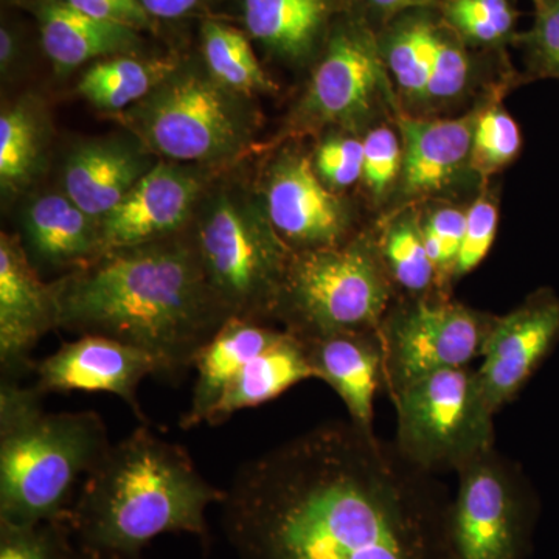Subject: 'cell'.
<instances>
[{
  "label": "cell",
  "instance_id": "cell-1",
  "mask_svg": "<svg viewBox=\"0 0 559 559\" xmlns=\"http://www.w3.org/2000/svg\"><path fill=\"white\" fill-rule=\"evenodd\" d=\"M451 500L395 443L329 421L241 465L221 527L238 559H454Z\"/></svg>",
  "mask_w": 559,
  "mask_h": 559
},
{
  "label": "cell",
  "instance_id": "cell-2",
  "mask_svg": "<svg viewBox=\"0 0 559 559\" xmlns=\"http://www.w3.org/2000/svg\"><path fill=\"white\" fill-rule=\"evenodd\" d=\"M58 329L98 334L156 356L167 377L193 367L231 318L210 286L193 240L108 250L53 283Z\"/></svg>",
  "mask_w": 559,
  "mask_h": 559
},
{
  "label": "cell",
  "instance_id": "cell-3",
  "mask_svg": "<svg viewBox=\"0 0 559 559\" xmlns=\"http://www.w3.org/2000/svg\"><path fill=\"white\" fill-rule=\"evenodd\" d=\"M226 489L200 473L186 448L151 432L146 423L117 444L83 480L69 525L80 549L142 559L151 540L187 533L207 543V510Z\"/></svg>",
  "mask_w": 559,
  "mask_h": 559
},
{
  "label": "cell",
  "instance_id": "cell-4",
  "mask_svg": "<svg viewBox=\"0 0 559 559\" xmlns=\"http://www.w3.org/2000/svg\"><path fill=\"white\" fill-rule=\"evenodd\" d=\"M44 393L0 381V522L68 521L76 485L109 451L97 412L44 409Z\"/></svg>",
  "mask_w": 559,
  "mask_h": 559
},
{
  "label": "cell",
  "instance_id": "cell-5",
  "mask_svg": "<svg viewBox=\"0 0 559 559\" xmlns=\"http://www.w3.org/2000/svg\"><path fill=\"white\" fill-rule=\"evenodd\" d=\"M395 300L377 237L358 235L334 248L290 253L274 320L300 341L374 331Z\"/></svg>",
  "mask_w": 559,
  "mask_h": 559
},
{
  "label": "cell",
  "instance_id": "cell-6",
  "mask_svg": "<svg viewBox=\"0 0 559 559\" xmlns=\"http://www.w3.org/2000/svg\"><path fill=\"white\" fill-rule=\"evenodd\" d=\"M403 457L423 473L455 471L495 448V412L477 370L437 371L412 382L392 400Z\"/></svg>",
  "mask_w": 559,
  "mask_h": 559
},
{
  "label": "cell",
  "instance_id": "cell-7",
  "mask_svg": "<svg viewBox=\"0 0 559 559\" xmlns=\"http://www.w3.org/2000/svg\"><path fill=\"white\" fill-rule=\"evenodd\" d=\"M193 242L210 286L231 318L274 320L293 250L266 213L221 197L201 216Z\"/></svg>",
  "mask_w": 559,
  "mask_h": 559
},
{
  "label": "cell",
  "instance_id": "cell-8",
  "mask_svg": "<svg viewBox=\"0 0 559 559\" xmlns=\"http://www.w3.org/2000/svg\"><path fill=\"white\" fill-rule=\"evenodd\" d=\"M128 123L162 156L210 162L241 148L246 121L231 91L212 75L170 73L128 112Z\"/></svg>",
  "mask_w": 559,
  "mask_h": 559
},
{
  "label": "cell",
  "instance_id": "cell-9",
  "mask_svg": "<svg viewBox=\"0 0 559 559\" xmlns=\"http://www.w3.org/2000/svg\"><path fill=\"white\" fill-rule=\"evenodd\" d=\"M496 316L451 297L396 299L382 319L384 389L390 400L412 382L480 359Z\"/></svg>",
  "mask_w": 559,
  "mask_h": 559
},
{
  "label": "cell",
  "instance_id": "cell-10",
  "mask_svg": "<svg viewBox=\"0 0 559 559\" xmlns=\"http://www.w3.org/2000/svg\"><path fill=\"white\" fill-rule=\"evenodd\" d=\"M457 476L450 510L454 559L527 558L538 503L518 466L492 448Z\"/></svg>",
  "mask_w": 559,
  "mask_h": 559
},
{
  "label": "cell",
  "instance_id": "cell-11",
  "mask_svg": "<svg viewBox=\"0 0 559 559\" xmlns=\"http://www.w3.org/2000/svg\"><path fill=\"white\" fill-rule=\"evenodd\" d=\"M378 32L362 17L349 16L331 31L322 60L312 73L299 108L300 124H352L369 116L388 86Z\"/></svg>",
  "mask_w": 559,
  "mask_h": 559
},
{
  "label": "cell",
  "instance_id": "cell-12",
  "mask_svg": "<svg viewBox=\"0 0 559 559\" xmlns=\"http://www.w3.org/2000/svg\"><path fill=\"white\" fill-rule=\"evenodd\" d=\"M559 342V296L535 290L520 307L496 316L477 369L481 392L495 414L516 399Z\"/></svg>",
  "mask_w": 559,
  "mask_h": 559
},
{
  "label": "cell",
  "instance_id": "cell-13",
  "mask_svg": "<svg viewBox=\"0 0 559 559\" xmlns=\"http://www.w3.org/2000/svg\"><path fill=\"white\" fill-rule=\"evenodd\" d=\"M35 385L47 393L103 392L123 400L145 423L138 389L148 377L164 374V364L145 349L98 334L64 342L57 352L35 364Z\"/></svg>",
  "mask_w": 559,
  "mask_h": 559
},
{
  "label": "cell",
  "instance_id": "cell-14",
  "mask_svg": "<svg viewBox=\"0 0 559 559\" xmlns=\"http://www.w3.org/2000/svg\"><path fill=\"white\" fill-rule=\"evenodd\" d=\"M266 215L293 252L334 248L352 240L348 213L319 178L314 164L288 154L272 167Z\"/></svg>",
  "mask_w": 559,
  "mask_h": 559
},
{
  "label": "cell",
  "instance_id": "cell-15",
  "mask_svg": "<svg viewBox=\"0 0 559 559\" xmlns=\"http://www.w3.org/2000/svg\"><path fill=\"white\" fill-rule=\"evenodd\" d=\"M58 329L53 285H46L20 241L0 237V371L2 380L21 381L35 369L32 353Z\"/></svg>",
  "mask_w": 559,
  "mask_h": 559
},
{
  "label": "cell",
  "instance_id": "cell-16",
  "mask_svg": "<svg viewBox=\"0 0 559 559\" xmlns=\"http://www.w3.org/2000/svg\"><path fill=\"white\" fill-rule=\"evenodd\" d=\"M198 191L197 178L173 165L146 171L100 221L103 253L173 237L189 218Z\"/></svg>",
  "mask_w": 559,
  "mask_h": 559
},
{
  "label": "cell",
  "instance_id": "cell-17",
  "mask_svg": "<svg viewBox=\"0 0 559 559\" xmlns=\"http://www.w3.org/2000/svg\"><path fill=\"white\" fill-rule=\"evenodd\" d=\"M477 110L454 119L401 114L404 159L400 190L404 200L419 201L441 193L469 167Z\"/></svg>",
  "mask_w": 559,
  "mask_h": 559
},
{
  "label": "cell",
  "instance_id": "cell-18",
  "mask_svg": "<svg viewBox=\"0 0 559 559\" xmlns=\"http://www.w3.org/2000/svg\"><path fill=\"white\" fill-rule=\"evenodd\" d=\"M318 380L340 395L349 421L374 432V396L384 389V349L380 331H347L304 341Z\"/></svg>",
  "mask_w": 559,
  "mask_h": 559
},
{
  "label": "cell",
  "instance_id": "cell-19",
  "mask_svg": "<svg viewBox=\"0 0 559 559\" xmlns=\"http://www.w3.org/2000/svg\"><path fill=\"white\" fill-rule=\"evenodd\" d=\"M285 333V329H277L270 322L241 318L227 320L194 359L197 382L190 407L180 418V428L190 430L207 425L210 415L242 367L282 340Z\"/></svg>",
  "mask_w": 559,
  "mask_h": 559
},
{
  "label": "cell",
  "instance_id": "cell-20",
  "mask_svg": "<svg viewBox=\"0 0 559 559\" xmlns=\"http://www.w3.org/2000/svg\"><path fill=\"white\" fill-rule=\"evenodd\" d=\"M28 257L53 267L87 266L103 253L100 221L91 218L68 197L47 194L25 213Z\"/></svg>",
  "mask_w": 559,
  "mask_h": 559
},
{
  "label": "cell",
  "instance_id": "cell-21",
  "mask_svg": "<svg viewBox=\"0 0 559 559\" xmlns=\"http://www.w3.org/2000/svg\"><path fill=\"white\" fill-rule=\"evenodd\" d=\"M145 175L138 154L120 143H91L70 154L66 197L91 218L102 221Z\"/></svg>",
  "mask_w": 559,
  "mask_h": 559
},
{
  "label": "cell",
  "instance_id": "cell-22",
  "mask_svg": "<svg viewBox=\"0 0 559 559\" xmlns=\"http://www.w3.org/2000/svg\"><path fill=\"white\" fill-rule=\"evenodd\" d=\"M311 378H314V373L308 362L304 341L286 331L282 340L242 367L210 415L207 425H223L237 412L270 403L286 390Z\"/></svg>",
  "mask_w": 559,
  "mask_h": 559
},
{
  "label": "cell",
  "instance_id": "cell-23",
  "mask_svg": "<svg viewBox=\"0 0 559 559\" xmlns=\"http://www.w3.org/2000/svg\"><path fill=\"white\" fill-rule=\"evenodd\" d=\"M40 36L47 57L60 72L79 68L94 58L130 49L135 40L131 27L95 20L64 0L43 7Z\"/></svg>",
  "mask_w": 559,
  "mask_h": 559
},
{
  "label": "cell",
  "instance_id": "cell-24",
  "mask_svg": "<svg viewBox=\"0 0 559 559\" xmlns=\"http://www.w3.org/2000/svg\"><path fill=\"white\" fill-rule=\"evenodd\" d=\"M334 9V0H245V20L253 38L297 61L316 49Z\"/></svg>",
  "mask_w": 559,
  "mask_h": 559
},
{
  "label": "cell",
  "instance_id": "cell-25",
  "mask_svg": "<svg viewBox=\"0 0 559 559\" xmlns=\"http://www.w3.org/2000/svg\"><path fill=\"white\" fill-rule=\"evenodd\" d=\"M440 25L439 10H415L378 32L382 60L406 100H425Z\"/></svg>",
  "mask_w": 559,
  "mask_h": 559
},
{
  "label": "cell",
  "instance_id": "cell-26",
  "mask_svg": "<svg viewBox=\"0 0 559 559\" xmlns=\"http://www.w3.org/2000/svg\"><path fill=\"white\" fill-rule=\"evenodd\" d=\"M377 245L396 299L439 296L418 213L401 212L390 219L378 235Z\"/></svg>",
  "mask_w": 559,
  "mask_h": 559
},
{
  "label": "cell",
  "instance_id": "cell-27",
  "mask_svg": "<svg viewBox=\"0 0 559 559\" xmlns=\"http://www.w3.org/2000/svg\"><path fill=\"white\" fill-rule=\"evenodd\" d=\"M168 75V64L116 58L92 66L81 79L79 92L97 108L120 110L138 105Z\"/></svg>",
  "mask_w": 559,
  "mask_h": 559
},
{
  "label": "cell",
  "instance_id": "cell-28",
  "mask_svg": "<svg viewBox=\"0 0 559 559\" xmlns=\"http://www.w3.org/2000/svg\"><path fill=\"white\" fill-rule=\"evenodd\" d=\"M205 62L210 75L231 92L253 94L275 90L261 69L248 38L241 32L218 22H207L202 31Z\"/></svg>",
  "mask_w": 559,
  "mask_h": 559
},
{
  "label": "cell",
  "instance_id": "cell-29",
  "mask_svg": "<svg viewBox=\"0 0 559 559\" xmlns=\"http://www.w3.org/2000/svg\"><path fill=\"white\" fill-rule=\"evenodd\" d=\"M441 20L474 49L498 50L516 39L518 14L513 0H441Z\"/></svg>",
  "mask_w": 559,
  "mask_h": 559
},
{
  "label": "cell",
  "instance_id": "cell-30",
  "mask_svg": "<svg viewBox=\"0 0 559 559\" xmlns=\"http://www.w3.org/2000/svg\"><path fill=\"white\" fill-rule=\"evenodd\" d=\"M521 148L520 124L499 102L491 100L477 110L469 159L477 175L488 178L503 170L520 156Z\"/></svg>",
  "mask_w": 559,
  "mask_h": 559
},
{
  "label": "cell",
  "instance_id": "cell-31",
  "mask_svg": "<svg viewBox=\"0 0 559 559\" xmlns=\"http://www.w3.org/2000/svg\"><path fill=\"white\" fill-rule=\"evenodd\" d=\"M474 73L469 47L441 20L436 58L423 105L441 108L465 94Z\"/></svg>",
  "mask_w": 559,
  "mask_h": 559
},
{
  "label": "cell",
  "instance_id": "cell-32",
  "mask_svg": "<svg viewBox=\"0 0 559 559\" xmlns=\"http://www.w3.org/2000/svg\"><path fill=\"white\" fill-rule=\"evenodd\" d=\"M73 539L68 521L27 525L0 522V559H73L80 550Z\"/></svg>",
  "mask_w": 559,
  "mask_h": 559
},
{
  "label": "cell",
  "instance_id": "cell-33",
  "mask_svg": "<svg viewBox=\"0 0 559 559\" xmlns=\"http://www.w3.org/2000/svg\"><path fill=\"white\" fill-rule=\"evenodd\" d=\"M466 212L457 207H439L421 218L423 238L437 277V293L450 297L455 283V267L463 237H465Z\"/></svg>",
  "mask_w": 559,
  "mask_h": 559
},
{
  "label": "cell",
  "instance_id": "cell-34",
  "mask_svg": "<svg viewBox=\"0 0 559 559\" xmlns=\"http://www.w3.org/2000/svg\"><path fill=\"white\" fill-rule=\"evenodd\" d=\"M39 153L38 124L27 109L5 110L0 117V180L17 186L31 176Z\"/></svg>",
  "mask_w": 559,
  "mask_h": 559
},
{
  "label": "cell",
  "instance_id": "cell-35",
  "mask_svg": "<svg viewBox=\"0 0 559 559\" xmlns=\"http://www.w3.org/2000/svg\"><path fill=\"white\" fill-rule=\"evenodd\" d=\"M532 28L518 33L514 44L524 50L532 79L559 81V0H532Z\"/></svg>",
  "mask_w": 559,
  "mask_h": 559
},
{
  "label": "cell",
  "instance_id": "cell-36",
  "mask_svg": "<svg viewBox=\"0 0 559 559\" xmlns=\"http://www.w3.org/2000/svg\"><path fill=\"white\" fill-rule=\"evenodd\" d=\"M362 182L374 200H382L400 182L403 171V142L389 127L373 128L362 140Z\"/></svg>",
  "mask_w": 559,
  "mask_h": 559
},
{
  "label": "cell",
  "instance_id": "cell-37",
  "mask_svg": "<svg viewBox=\"0 0 559 559\" xmlns=\"http://www.w3.org/2000/svg\"><path fill=\"white\" fill-rule=\"evenodd\" d=\"M498 226V204L491 197L481 194L466 210L465 237L455 267V282L471 274L487 259L491 246L495 245Z\"/></svg>",
  "mask_w": 559,
  "mask_h": 559
},
{
  "label": "cell",
  "instance_id": "cell-38",
  "mask_svg": "<svg viewBox=\"0 0 559 559\" xmlns=\"http://www.w3.org/2000/svg\"><path fill=\"white\" fill-rule=\"evenodd\" d=\"M362 140L334 138L319 146L314 168L325 186L348 189L362 179Z\"/></svg>",
  "mask_w": 559,
  "mask_h": 559
},
{
  "label": "cell",
  "instance_id": "cell-39",
  "mask_svg": "<svg viewBox=\"0 0 559 559\" xmlns=\"http://www.w3.org/2000/svg\"><path fill=\"white\" fill-rule=\"evenodd\" d=\"M64 2L95 20L116 22L127 27L143 25L148 21V13L139 0H64Z\"/></svg>",
  "mask_w": 559,
  "mask_h": 559
},
{
  "label": "cell",
  "instance_id": "cell-40",
  "mask_svg": "<svg viewBox=\"0 0 559 559\" xmlns=\"http://www.w3.org/2000/svg\"><path fill=\"white\" fill-rule=\"evenodd\" d=\"M362 17L374 31L380 32L401 14L415 10L439 9L441 0H358Z\"/></svg>",
  "mask_w": 559,
  "mask_h": 559
},
{
  "label": "cell",
  "instance_id": "cell-41",
  "mask_svg": "<svg viewBox=\"0 0 559 559\" xmlns=\"http://www.w3.org/2000/svg\"><path fill=\"white\" fill-rule=\"evenodd\" d=\"M146 13L153 16L173 20L183 16L197 7L200 0H139Z\"/></svg>",
  "mask_w": 559,
  "mask_h": 559
},
{
  "label": "cell",
  "instance_id": "cell-42",
  "mask_svg": "<svg viewBox=\"0 0 559 559\" xmlns=\"http://www.w3.org/2000/svg\"><path fill=\"white\" fill-rule=\"evenodd\" d=\"M13 38H11L10 32L3 28L0 32V62H2L3 72H5V68H9L11 60H13Z\"/></svg>",
  "mask_w": 559,
  "mask_h": 559
},
{
  "label": "cell",
  "instance_id": "cell-43",
  "mask_svg": "<svg viewBox=\"0 0 559 559\" xmlns=\"http://www.w3.org/2000/svg\"><path fill=\"white\" fill-rule=\"evenodd\" d=\"M73 559H123L120 557H112V555L94 554V551H87L80 549L79 554Z\"/></svg>",
  "mask_w": 559,
  "mask_h": 559
}]
</instances>
